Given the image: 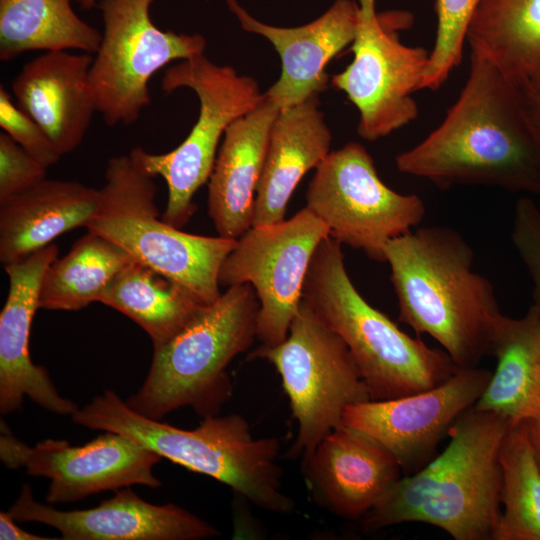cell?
Wrapping results in <instances>:
<instances>
[{
  "instance_id": "5",
  "label": "cell",
  "mask_w": 540,
  "mask_h": 540,
  "mask_svg": "<svg viewBox=\"0 0 540 540\" xmlns=\"http://www.w3.org/2000/svg\"><path fill=\"white\" fill-rule=\"evenodd\" d=\"M341 243L326 237L310 262L303 299L347 345L373 400L430 389L459 368L444 351L403 332L352 283Z\"/></svg>"
},
{
  "instance_id": "17",
  "label": "cell",
  "mask_w": 540,
  "mask_h": 540,
  "mask_svg": "<svg viewBox=\"0 0 540 540\" xmlns=\"http://www.w3.org/2000/svg\"><path fill=\"white\" fill-rule=\"evenodd\" d=\"M51 243L22 260L7 264L9 291L0 314V412L12 413L27 396L41 408L72 415L78 406L62 397L47 370L32 362L29 339L33 317L39 309L43 275L57 258Z\"/></svg>"
},
{
  "instance_id": "22",
  "label": "cell",
  "mask_w": 540,
  "mask_h": 540,
  "mask_svg": "<svg viewBox=\"0 0 540 540\" xmlns=\"http://www.w3.org/2000/svg\"><path fill=\"white\" fill-rule=\"evenodd\" d=\"M331 139L318 95L280 110L269 135L251 227L284 220L298 183L331 152Z\"/></svg>"
},
{
  "instance_id": "1",
  "label": "cell",
  "mask_w": 540,
  "mask_h": 540,
  "mask_svg": "<svg viewBox=\"0 0 540 540\" xmlns=\"http://www.w3.org/2000/svg\"><path fill=\"white\" fill-rule=\"evenodd\" d=\"M441 189L482 185L540 195V131L518 85L471 51L467 80L443 121L395 158Z\"/></svg>"
},
{
  "instance_id": "24",
  "label": "cell",
  "mask_w": 540,
  "mask_h": 540,
  "mask_svg": "<svg viewBox=\"0 0 540 540\" xmlns=\"http://www.w3.org/2000/svg\"><path fill=\"white\" fill-rule=\"evenodd\" d=\"M492 355L496 370L473 408L495 413L512 427L540 406V310L532 305L521 318L504 316Z\"/></svg>"
},
{
  "instance_id": "3",
  "label": "cell",
  "mask_w": 540,
  "mask_h": 540,
  "mask_svg": "<svg viewBox=\"0 0 540 540\" xmlns=\"http://www.w3.org/2000/svg\"><path fill=\"white\" fill-rule=\"evenodd\" d=\"M510 427L495 413L466 410L443 452L401 477L362 518L364 529L420 522L455 540L492 539L501 516L499 453Z\"/></svg>"
},
{
  "instance_id": "11",
  "label": "cell",
  "mask_w": 540,
  "mask_h": 540,
  "mask_svg": "<svg viewBox=\"0 0 540 540\" xmlns=\"http://www.w3.org/2000/svg\"><path fill=\"white\" fill-rule=\"evenodd\" d=\"M154 0H100L104 31L90 68L97 112L108 126L132 125L151 102L149 81L174 60L203 55L206 39L159 29Z\"/></svg>"
},
{
  "instance_id": "37",
  "label": "cell",
  "mask_w": 540,
  "mask_h": 540,
  "mask_svg": "<svg viewBox=\"0 0 540 540\" xmlns=\"http://www.w3.org/2000/svg\"><path fill=\"white\" fill-rule=\"evenodd\" d=\"M96 1L97 0H83L80 4H81L82 8L90 9L91 7H93L96 4Z\"/></svg>"
},
{
  "instance_id": "38",
  "label": "cell",
  "mask_w": 540,
  "mask_h": 540,
  "mask_svg": "<svg viewBox=\"0 0 540 540\" xmlns=\"http://www.w3.org/2000/svg\"><path fill=\"white\" fill-rule=\"evenodd\" d=\"M539 380H540V375H539Z\"/></svg>"
},
{
  "instance_id": "4",
  "label": "cell",
  "mask_w": 540,
  "mask_h": 540,
  "mask_svg": "<svg viewBox=\"0 0 540 540\" xmlns=\"http://www.w3.org/2000/svg\"><path fill=\"white\" fill-rule=\"evenodd\" d=\"M74 423L125 435L193 472L224 483L268 512L289 514L294 501L283 491L277 438H256L239 414L203 417L192 430L145 417L114 391L105 390L72 415Z\"/></svg>"
},
{
  "instance_id": "21",
  "label": "cell",
  "mask_w": 540,
  "mask_h": 540,
  "mask_svg": "<svg viewBox=\"0 0 540 540\" xmlns=\"http://www.w3.org/2000/svg\"><path fill=\"white\" fill-rule=\"evenodd\" d=\"M280 109L265 94L225 131L208 180V213L219 236L237 240L252 226L271 127Z\"/></svg>"
},
{
  "instance_id": "19",
  "label": "cell",
  "mask_w": 540,
  "mask_h": 540,
  "mask_svg": "<svg viewBox=\"0 0 540 540\" xmlns=\"http://www.w3.org/2000/svg\"><path fill=\"white\" fill-rule=\"evenodd\" d=\"M243 30L269 40L281 59L279 79L264 93L280 110L323 92L328 63L351 45L358 24V3L336 0L314 21L298 27H277L258 21L237 0H225Z\"/></svg>"
},
{
  "instance_id": "13",
  "label": "cell",
  "mask_w": 540,
  "mask_h": 540,
  "mask_svg": "<svg viewBox=\"0 0 540 540\" xmlns=\"http://www.w3.org/2000/svg\"><path fill=\"white\" fill-rule=\"evenodd\" d=\"M328 236L326 224L305 207L287 220L251 227L225 258L220 287L248 283L254 288L259 301L257 339L263 346L287 337L312 257Z\"/></svg>"
},
{
  "instance_id": "18",
  "label": "cell",
  "mask_w": 540,
  "mask_h": 540,
  "mask_svg": "<svg viewBox=\"0 0 540 540\" xmlns=\"http://www.w3.org/2000/svg\"><path fill=\"white\" fill-rule=\"evenodd\" d=\"M302 464L314 501L347 520L363 518L403 472L383 445L345 424L328 433Z\"/></svg>"
},
{
  "instance_id": "2",
  "label": "cell",
  "mask_w": 540,
  "mask_h": 540,
  "mask_svg": "<svg viewBox=\"0 0 540 540\" xmlns=\"http://www.w3.org/2000/svg\"><path fill=\"white\" fill-rule=\"evenodd\" d=\"M399 320L441 344L461 368L492 355L500 312L490 281L473 271L474 252L454 229L423 227L387 242Z\"/></svg>"
},
{
  "instance_id": "15",
  "label": "cell",
  "mask_w": 540,
  "mask_h": 540,
  "mask_svg": "<svg viewBox=\"0 0 540 540\" xmlns=\"http://www.w3.org/2000/svg\"><path fill=\"white\" fill-rule=\"evenodd\" d=\"M492 373L459 367L446 381L409 395L358 402L348 406L342 424L366 433L383 445L403 472L425 466L454 422L473 407Z\"/></svg>"
},
{
  "instance_id": "10",
  "label": "cell",
  "mask_w": 540,
  "mask_h": 540,
  "mask_svg": "<svg viewBox=\"0 0 540 540\" xmlns=\"http://www.w3.org/2000/svg\"><path fill=\"white\" fill-rule=\"evenodd\" d=\"M352 62L331 78L359 112L358 135L375 141L410 124L419 114L413 93L423 89L430 52L401 42L407 12L378 13L376 0H357Z\"/></svg>"
},
{
  "instance_id": "14",
  "label": "cell",
  "mask_w": 540,
  "mask_h": 540,
  "mask_svg": "<svg viewBox=\"0 0 540 540\" xmlns=\"http://www.w3.org/2000/svg\"><path fill=\"white\" fill-rule=\"evenodd\" d=\"M0 459L11 469L25 468L31 476L50 480L46 502H76L99 492L162 483L153 474L161 457L135 440L104 431L82 446L45 439L31 447L16 438L1 421Z\"/></svg>"
},
{
  "instance_id": "35",
  "label": "cell",
  "mask_w": 540,
  "mask_h": 540,
  "mask_svg": "<svg viewBox=\"0 0 540 540\" xmlns=\"http://www.w3.org/2000/svg\"><path fill=\"white\" fill-rule=\"evenodd\" d=\"M16 520L8 511L0 512V539L1 540H47L45 536L30 533L16 524Z\"/></svg>"
},
{
  "instance_id": "27",
  "label": "cell",
  "mask_w": 540,
  "mask_h": 540,
  "mask_svg": "<svg viewBox=\"0 0 540 540\" xmlns=\"http://www.w3.org/2000/svg\"><path fill=\"white\" fill-rule=\"evenodd\" d=\"M73 1L83 0H0V60L33 50L95 54L102 34L74 12Z\"/></svg>"
},
{
  "instance_id": "33",
  "label": "cell",
  "mask_w": 540,
  "mask_h": 540,
  "mask_svg": "<svg viewBox=\"0 0 540 540\" xmlns=\"http://www.w3.org/2000/svg\"><path fill=\"white\" fill-rule=\"evenodd\" d=\"M0 126L15 142L47 168L62 157L43 129L0 88Z\"/></svg>"
},
{
  "instance_id": "26",
  "label": "cell",
  "mask_w": 540,
  "mask_h": 540,
  "mask_svg": "<svg viewBox=\"0 0 540 540\" xmlns=\"http://www.w3.org/2000/svg\"><path fill=\"white\" fill-rule=\"evenodd\" d=\"M98 302L137 323L153 347L172 338L206 305L180 284L135 259L111 279Z\"/></svg>"
},
{
  "instance_id": "31",
  "label": "cell",
  "mask_w": 540,
  "mask_h": 540,
  "mask_svg": "<svg viewBox=\"0 0 540 540\" xmlns=\"http://www.w3.org/2000/svg\"><path fill=\"white\" fill-rule=\"evenodd\" d=\"M46 176V166L7 133H0V204L33 188Z\"/></svg>"
},
{
  "instance_id": "9",
  "label": "cell",
  "mask_w": 540,
  "mask_h": 540,
  "mask_svg": "<svg viewBox=\"0 0 540 540\" xmlns=\"http://www.w3.org/2000/svg\"><path fill=\"white\" fill-rule=\"evenodd\" d=\"M250 359H264L279 373L297 436L289 454L302 459L342 424L345 409L371 399L359 368L342 338L302 299L287 337L259 346Z\"/></svg>"
},
{
  "instance_id": "6",
  "label": "cell",
  "mask_w": 540,
  "mask_h": 540,
  "mask_svg": "<svg viewBox=\"0 0 540 540\" xmlns=\"http://www.w3.org/2000/svg\"><path fill=\"white\" fill-rule=\"evenodd\" d=\"M258 311L250 284L227 288L172 338L153 347L148 374L127 405L155 420L184 407L201 417L218 415L232 394L227 367L257 338Z\"/></svg>"
},
{
  "instance_id": "23",
  "label": "cell",
  "mask_w": 540,
  "mask_h": 540,
  "mask_svg": "<svg viewBox=\"0 0 540 540\" xmlns=\"http://www.w3.org/2000/svg\"><path fill=\"white\" fill-rule=\"evenodd\" d=\"M100 189L77 181L45 179L0 204V262L22 260L95 216Z\"/></svg>"
},
{
  "instance_id": "25",
  "label": "cell",
  "mask_w": 540,
  "mask_h": 540,
  "mask_svg": "<svg viewBox=\"0 0 540 540\" xmlns=\"http://www.w3.org/2000/svg\"><path fill=\"white\" fill-rule=\"evenodd\" d=\"M466 42L516 85L540 75V0H481Z\"/></svg>"
},
{
  "instance_id": "7",
  "label": "cell",
  "mask_w": 540,
  "mask_h": 540,
  "mask_svg": "<svg viewBox=\"0 0 540 540\" xmlns=\"http://www.w3.org/2000/svg\"><path fill=\"white\" fill-rule=\"evenodd\" d=\"M154 178L129 153L110 158L99 208L86 229L211 304L222 294L219 271L236 240L187 233L165 222Z\"/></svg>"
},
{
  "instance_id": "8",
  "label": "cell",
  "mask_w": 540,
  "mask_h": 540,
  "mask_svg": "<svg viewBox=\"0 0 540 540\" xmlns=\"http://www.w3.org/2000/svg\"><path fill=\"white\" fill-rule=\"evenodd\" d=\"M182 87L193 90L200 103L197 121L184 141L163 154L140 146L129 152L147 173L166 181L168 201L161 217L179 229L196 210L193 196L210 178L226 129L264 99L255 79L239 75L231 66L216 65L204 54L165 69L162 91L168 94Z\"/></svg>"
},
{
  "instance_id": "12",
  "label": "cell",
  "mask_w": 540,
  "mask_h": 540,
  "mask_svg": "<svg viewBox=\"0 0 540 540\" xmlns=\"http://www.w3.org/2000/svg\"><path fill=\"white\" fill-rule=\"evenodd\" d=\"M306 207L326 224L330 237L378 262H385L387 242L418 226L426 212L416 194L389 188L372 156L354 141L330 152L316 168Z\"/></svg>"
},
{
  "instance_id": "29",
  "label": "cell",
  "mask_w": 540,
  "mask_h": 540,
  "mask_svg": "<svg viewBox=\"0 0 540 540\" xmlns=\"http://www.w3.org/2000/svg\"><path fill=\"white\" fill-rule=\"evenodd\" d=\"M504 510L493 540H540V467L523 423L507 431L499 453Z\"/></svg>"
},
{
  "instance_id": "16",
  "label": "cell",
  "mask_w": 540,
  "mask_h": 540,
  "mask_svg": "<svg viewBox=\"0 0 540 540\" xmlns=\"http://www.w3.org/2000/svg\"><path fill=\"white\" fill-rule=\"evenodd\" d=\"M8 512L17 522L51 526L65 540H203L220 534L188 510L146 502L130 487L116 490L96 507L62 511L36 501L25 483Z\"/></svg>"
},
{
  "instance_id": "32",
  "label": "cell",
  "mask_w": 540,
  "mask_h": 540,
  "mask_svg": "<svg viewBox=\"0 0 540 540\" xmlns=\"http://www.w3.org/2000/svg\"><path fill=\"white\" fill-rule=\"evenodd\" d=\"M511 239L532 281V305L540 310V208L529 197L515 205Z\"/></svg>"
},
{
  "instance_id": "36",
  "label": "cell",
  "mask_w": 540,
  "mask_h": 540,
  "mask_svg": "<svg viewBox=\"0 0 540 540\" xmlns=\"http://www.w3.org/2000/svg\"><path fill=\"white\" fill-rule=\"evenodd\" d=\"M522 423L527 432L535 459L540 467V406Z\"/></svg>"
},
{
  "instance_id": "34",
  "label": "cell",
  "mask_w": 540,
  "mask_h": 540,
  "mask_svg": "<svg viewBox=\"0 0 540 540\" xmlns=\"http://www.w3.org/2000/svg\"><path fill=\"white\" fill-rule=\"evenodd\" d=\"M525 108L540 131V75L518 85Z\"/></svg>"
},
{
  "instance_id": "28",
  "label": "cell",
  "mask_w": 540,
  "mask_h": 540,
  "mask_svg": "<svg viewBox=\"0 0 540 540\" xmlns=\"http://www.w3.org/2000/svg\"><path fill=\"white\" fill-rule=\"evenodd\" d=\"M134 258L114 242L90 231L46 269L39 309L77 311L99 297L111 279Z\"/></svg>"
},
{
  "instance_id": "30",
  "label": "cell",
  "mask_w": 540,
  "mask_h": 540,
  "mask_svg": "<svg viewBox=\"0 0 540 540\" xmlns=\"http://www.w3.org/2000/svg\"><path fill=\"white\" fill-rule=\"evenodd\" d=\"M481 0H436L437 28L423 89L438 90L459 66L469 22Z\"/></svg>"
},
{
  "instance_id": "20",
  "label": "cell",
  "mask_w": 540,
  "mask_h": 540,
  "mask_svg": "<svg viewBox=\"0 0 540 540\" xmlns=\"http://www.w3.org/2000/svg\"><path fill=\"white\" fill-rule=\"evenodd\" d=\"M88 53L45 51L12 81L17 106L47 134L61 156L77 149L97 111Z\"/></svg>"
}]
</instances>
